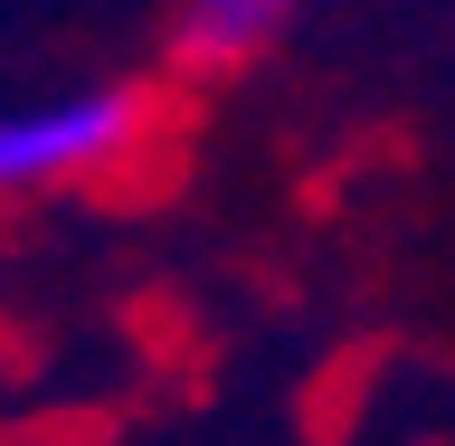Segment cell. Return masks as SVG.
Instances as JSON below:
<instances>
[{
    "instance_id": "cell-1",
    "label": "cell",
    "mask_w": 455,
    "mask_h": 446,
    "mask_svg": "<svg viewBox=\"0 0 455 446\" xmlns=\"http://www.w3.org/2000/svg\"><path fill=\"white\" fill-rule=\"evenodd\" d=\"M152 134H162V95L142 77H67L10 95L0 105V209L105 191L152 152Z\"/></svg>"
},
{
    "instance_id": "cell-2",
    "label": "cell",
    "mask_w": 455,
    "mask_h": 446,
    "mask_svg": "<svg viewBox=\"0 0 455 446\" xmlns=\"http://www.w3.org/2000/svg\"><path fill=\"white\" fill-rule=\"evenodd\" d=\"M313 0H180L171 10V57L190 77H237L256 57H275L294 28H304Z\"/></svg>"
}]
</instances>
